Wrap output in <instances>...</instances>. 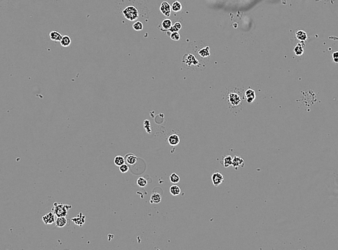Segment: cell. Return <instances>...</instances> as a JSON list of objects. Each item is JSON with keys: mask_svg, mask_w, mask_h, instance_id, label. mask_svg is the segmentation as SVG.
I'll list each match as a JSON object with an SVG mask.
<instances>
[{"mask_svg": "<svg viewBox=\"0 0 338 250\" xmlns=\"http://www.w3.org/2000/svg\"><path fill=\"white\" fill-rule=\"evenodd\" d=\"M169 179L170 181L172 183H174V184L179 182V181H180V177H179V176L176 173H172L171 176H170Z\"/></svg>", "mask_w": 338, "mask_h": 250, "instance_id": "25", "label": "cell"}, {"mask_svg": "<svg viewBox=\"0 0 338 250\" xmlns=\"http://www.w3.org/2000/svg\"><path fill=\"white\" fill-rule=\"evenodd\" d=\"M72 208V205L68 204H62L58 202H54L52 211L54 213L56 217H66L68 210Z\"/></svg>", "mask_w": 338, "mask_h": 250, "instance_id": "1", "label": "cell"}, {"mask_svg": "<svg viewBox=\"0 0 338 250\" xmlns=\"http://www.w3.org/2000/svg\"><path fill=\"white\" fill-rule=\"evenodd\" d=\"M198 53L202 58H207V57H209L210 55V47L207 46L205 47V48H202L201 50H199Z\"/></svg>", "mask_w": 338, "mask_h": 250, "instance_id": "17", "label": "cell"}, {"mask_svg": "<svg viewBox=\"0 0 338 250\" xmlns=\"http://www.w3.org/2000/svg\"><path fill=\"white\" fill-rule=\"evenodd\" d=\"M181 24L180 22H176L174 25L171 26V27L169 29V30L171 31V32H178V31L181 30Z\"/></svg>", "mask_w": 338, "mask_h": 250, "instance_id": "27", "label": "cell"}, {"mask_svg": "<svg viewBox=\"0 0 338 250\" xmlns=\"http://www.w3.org/2000/svg\"><path fill=\"white\" fill-rule=\"evenodd\" d=\"M212 181L214 185L217 187L218 185H220V184H222V183L224 181L223 175L221 174V173L218 172V171L215 172L212 176Z\"/></svg>", "mask_w": 338, "mask_h": 250, "instance_id": "5", "label": "cell"}, {"mask_svg": "<svg viewBox=\"0 0 338 250\" xmlns=\"http://www.w3.org/2000/svg\"><path fill=\"white\" fill-rule=\"evenodd\" d=\"M160 9H161V12H162L164 15L170 16V14H171V5H170L167 1H163L162 4H161Z\"/></svg>", "mask_w": 338, "mask_h": 250, "instance_id": "9", "label": "cell"}, {"mask_svg": "<svg viewBox=\"0 0 338 250\" xmlns=\"http://www.w3.org/2000/svg\"><path fill=\"white\" fill-rule=\"evenodd\" d=\"M221 164L223 165L225 167H229L233 164V157L230 155L224 156L222 158V160L221 161Z\"/></svg>", "mask_w": 338, "mask_h": 250, "instance_id": "14", "label": "cell"}, {"mask_svg": "<svg viewBox=\"0 0 338 250\" xmlns=\"http://www.w3.org/2000/svg\"><path fill=\"white\" fill-rule=\"evenodd\" d=\"M245 97L248 103H252L255 99V91L253 89H249L245 93Z\"/></svg>", "mask_w": 338, "mask_h": 250, "instance_id": "11", "label": "cell"}, {"mask_svg": "<svg viewBox=\"0 0 338 250\" xmlns=\"http://www.w3.org/2000/svg\"><path fill=\"white\" fill-rule=\"evenodd\" d=\"M294 52L296 55H301L304 53V48L301 43L298 44L294 48Z\"/></svg>", "mask_w": 338, "mask_h": 250, "instance_id": "24", "label": "cell"}, {"mask_svg": "<svg viewBox=\"0 0 338 250\" xmlns=\"http://www.w3.org/2000/svg\"><path fill=\"white\" fill-rule=\"evenodd\" d=\"M120 171L122 173H126L129 171V166L127 164H123L120 166Z\"/></svg>", "mask_w": 338, "mask_h": 250, "instance_id": "29", "label": "cell"}, {"mask_svg": "<svg viewBox=\"0 0 338 250\" xmlns=\"http://www.w3.org/2000/svg\"><path fill=\"white\" fill-rule=\"evenodd\" d=\"M171 38L174 40H179L180 39V35L178 32H172L171 34Z\"/></svg>", "mask_w": 338, "mask_h": 250, "instance_id": "30", "label": "cell"}, {"mask_svg": "<svg viewBox=\"0 0 338 250\" xmlns=\"http://www.w3.org/2000/svg\"><path fill=\"white\" fill-rule=\"evenodd\" d=\"M137 184H138V185L140 187H144L148 184V182H147L146 179H145L144 177H140V178H138V179L137 180Z\"/></svg>", "mask_w": 338, "mask_h": 250, "instance_id": "26", "label": "cell"}, {"mask_svg": "<svg viewBox=\"0 0 338 250\" xmlns=\"http://www.w3.org/2000/svg\"><path fill=\"white\" fill-rule=\"evenodd\" d=\"M85 218H86L85 215L81 212V213H79V215H78L77 216L75 217V218H71V220H72L75 224L78 225V226H82L85 223Z\"/></svg>", "mask_w": 338, "mask_h": 250, "instance_id": "8", "label": "cell"}, {"mask_svg": "<svg viewBox=\"0 0 338 250\" xmlns=\"http://www.w3.org/2000/svg\"><path fill=\"white\" fill-rule=\"evenodd\" d=\"M183 62L185 63L189 66H197L199 65V62L193 54H186L184 55L183 58Z\"/></svg>", "mask_w": 338, "mask_h": 250, "instance_id": "4", "label": "cell"}, {"mask_svg": "<svg viewBox=\"0 0 338 250\" xmlns=\"http://www.w3.org/2000/svg\"><path fill=\"white\" fill-rule=\"evenodd\" d=\"M68 223L66 217H57V219L55 220V224L56 226L59 227V228H63Z\"/></svg>", "mask_w": 338, "mask_h": 250, "instance_id": "15", "label": "cell"}, {"mask_svg": "<svg viewBox=\"0 0 338 250\" xmlns=\"http://www.w3.org/2000/svg\"><path fill=\"white\" fill-rule=\"evenodd\" d=\"M133 28L135 29V30L137 31H139V30H142L143 28V24L141 22H140V21H138V22H135V23L133 24Z\"/></svg>", "mask_w": 338, "mask_h": 250, "instance_id": "28", "label": "cell"}, {"mask_svg": "<svg viewBox=\"0 0 338 250\" xmlns=\"http://www.w3.org/2000/svg\"><path fill=\"white\" fill-rule=\"evenodd\" d=\"M125 160L127 162V164L130 165H133L137 162V161H138V157H137L135 154H133V153H128V154H127L126 156L125 157Z\"/></svg>", "mask_w": 338, "mask_h": 250, "instance_id": "12", "label": "cell"}, {"mask_svg": "<svg viewBox=\"0 0 338 250\" xmlns=\"http://www.w3.org/2000/svg\"><path fill=\"white\" fill-rule=\"evenodd\" d=\"M332 58L335 63H338V51L334 52L332 54Z\"/></svg>", "mask_w": 338, "mask_h": 250, "instance_id": "32", "label": "cell"}, {"mask_svg": "<svg viewBox=\"0 0 338 250\" xmlns=\"http://www.w3.org/2000/svg\"><path fill=\"white\" fill-rule=\"evenodd\" d=\"M232 165L235 168V169H238L239 167H243V166H244V159L240 156H235L233 158Z\"/></svg>", "mask_w": 338, "mask_h": 250, "instance_id": "7", "label": "cell"}, {"mask_svg": "<svg viewBox=\"0 0 338 250\" xmlns=\"http://www.w3.org/2000/svg\"><path fill=\"white\" fill-rule=\"evenodd\" d=\"M172 26V22L169 19H165L162 22V27L165 30H169Z\"/></svg>", "mask_w": 338, "mask_h": 250, "instance_id": "23", "label": "cell"}, {"mask_svg": "<svg viewBox=\"0 0 338 250\" xmlns=\"http://www.w3.org/2000/svg\"><path fill=\"white\" fill-rule=\"evenodd\" d=\"M161 195H160L158 192H154L152 194L151 197V203H159L161 201Z\"/></svg>", "mask_w": 338, "mask_h": 250, "instance_id": "18", "label": "cell"}, {"mask_svg": "<svg viewBox=\"0 0 338 250\" xmlns=\"http://www.w3.org/2000/svg\"><path fill=\"white\" fill-rule=\"evenodd\" d=\"M62 37H63V35H62L58 31L53 30L50 32V37L52 40H53V41H56V42L60 41Z\"/></svg>", "mask_w": 338, "mask_h": 250, "instance_id": "13", "label": "cell"}, {"mask_svg": "<svg viewBox=\"0 0 338 250\" xmlns=\"http://www.w3.org/2000/svg\"><path fill=\"white\" fill-rule=\"evenodd\" d=\"M181 9H182V5H181V4L179 2V1H176L173 3L172 6H171V9H172L174 12H179Z\"/></svg>", "mask_w": 338, "mask_h": 250, "instance_id": "22", "label": "cell"}, {"mask_svg": "<svg viewBox=\"0 0 338 250\" xmlns=\"http://www.w3.org/2000/svg\"><path fill=\"white\" fill-rule=\"evenodd\" d=\"M169 190H170V192H171V195H173L174 196L179 195V194L181 193V188L178 185H176V184L171 186Z\"/></svg>", "mask_w": 338, "mask_h": 250, "instance_id": "20", "label": "cell"}, {"mask_svg": "<svg viewBox=\"0 0 338 250\" xmlns=\"http://www.w3.org/2000/svg\"><path fill=\"white\" fill-rule=\"evenodd\" d=\"M228 102L230 106L233 107H237L240 106L242 102V99L240 95L237 92H230L228 94Z\"/></svg>", "mask_w": 338, "mask_h": 250, "instance_id": "3", "label": "cell"}, {"mask_svg": "<svg viewBox=\"0 0 338 250\" xmlns=\"http://www.w3.org/2000/svg\"><path fill=\"white\" fill-rule=\"evenodd\" d=\"M55 215L53 211L50 212V213H47L46 215L42 216V220L45 223V224L50 225L52 223H55Z\"/></svg>", "mask_w": 338, "mask_h": 250, "instance_id": "6", "label": "cell"}, {"mask_svg": "<svg viewBox=\"0 0 338 250\" xmlns=\"http://www.w3.org/2000/svg\"><path fill=\"white\" fill-rule=\"evenodd\" d=\"M180 140H181L179 135L176 134V133L170 135L169 138H168V142H169V144L172 146H177V145L180 143Z\"/></svg>", "mask_w": 338, "mask_h": 250, "instance_id": "10", "label": "cell"}, {"mask_svg": "<svg viewBox=\"0 0 338 250\" xmlns=\"http://www.w3.org/2000/svg\"><path fill=\"white\" fill-rule=\"evenodd\" d=\"M60 45L63 47H68L71 45V39L68 35H63L60 40Z\"/></svg>", "mask_w": 338, "mask_h": 250, "instance_id": "16", "label": "cell"}, {"mask_svg": "<svg viewBox=\"0 0 338 250\" xmlns=\"http://www.w3.org/2000/svg\"><path fill=\"white\" fill-rule=\"evenodd\" d=\"M296 37L298 40H301V41H304V40L307 39V35H306V32L303 30L297 31L296 33Z\"/></svg>", "mask_w": 338, "mask_h": 250, "instance_id": "19", "label": "cell"}, {"mask_svg": "<svg viewBox=\"0 0 338 250\" xmlns=\"http://www.w3.org/2000/svg\"><path fill=\"white\" fill-rule=\"evenodd\" d=\"M144 122H145V124H144L145 125H144V126H145V130H147V132H148V133H151V123H150V121H149V120H145Z\"/></svg>", "mask_w": 338, "mask_h": 250, "instance_id": "31", "label": "cell"}, {"mask_svg": "<svg viewBox=\"0 0 338 250\" xmlns=\"http://www.w3.org/2000/svg\"><path fill=\"white\" fill-rule=\"evenodd\" d=\"M123 14L125 18L130 21L135 20L139 17V12L134 6H129L125 8L123 10Z\"/></svg>", "mask_w": 338, "mask_h": 250, "instance_id": "2", "label": "cell"}, {"mask_svg": "<svg viewBox=\"0 0 338 250\" xmlns=\"http://www.w3.org/2000/svg\"><path fill=\"white\" fill-rule=\"evenodd\" d=\"M114 161H115V164L116 166H120L122 164H125V157H123V156H115Z\"/></svg>", "mask_w": 338, "mask_h": 250, "instance_id": "21", "label": "cell"}]
</instances>
